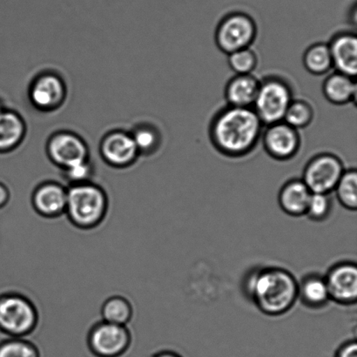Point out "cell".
Segmentation results:
<instances>
[{
	"label": "cell",
	"instance_id": "cell-1",
	"mask_svg": "<svg viewBox=\"0 0 357 357\" xmlns=\"http://www.w3.org/2000/svg\"><path fill=\"white\" fill-rule=\"evenodd\" d=\"M241 289L258 310L268 317L283 316L298 300V282L291 272L279 267L251 268Z\"/></svg>",
	"mask_w": 357,
	"mask_h": 357
},
{
	"label": "cell",
	"instance_id": "cell-2",
	"mask_svg": "<svg viewBox=\"0 0 357 357\" xmlns=\"http://www.w3.org/2000/svg\"><path fill=\"white\" fill-rule=\"evenodd\" d=\"M264 126L253 107L227 106L213 117L210 139L222 155L241 158L257 146Z\"/></svg>",
	"mask_w": 357,
	"mask_h": 357
},
{
	"label": "cell",
	"instance_id": "cell-3",
	"mask_svg": "<svg viewBox=\"0 0 357 357\" xmlns=\"http://www.w3.org/2000/svg\"><path fill=\"white\" fill-rule=\"evenodd\" d=\"M108 209L109 199L100 185L89 181L68 188L65 215L77 229H96L106 219Z\"/></svg>",
	"mask_w": 357,
	"mask_h": 357
},
{
	"label": "cell",
	"instance_id": "cell-4",
	"mask_svg": "<svg viewBox=\"0 0 357 357\" xmlns=\"http://www.w3.org/2000/svg\"><path fill=\"white\" fill-rule=\"evenodd\" d=\"M40 323V313L29 297L17 292L0 295V331L9 337H27Z\"/></svg>",
	"mask_w": 357,
	"mask_h": 357
},
{
	"label": "cell",
	"instance_id": "cell-5",
	"mask_svg": "<svg viewBox=\"0 0 357 357\" xmlns=\"http://www.w3.org/2000/svg\"><path fill=\"white\" fill-rule=\"evenodd\" d=\"M292 100L289 83L278 77H268L260 83L253 108L262 124L269 126L283 121Z\"/></svg>",
	"mask_w": 357,
	"mask_h": 357
},
{
	"label": "cell",
	"instance_id": "cell-6",
	"mask_svg": "<svg viewBox=\"0 0 357 357\" xmlns=\"http://www.w3.org/2000/svg\"><path fill=\"white\" fill-rule=\"evenodd\" d=\"M86 341L96 357H121L131 347L132 334L128 326L101 320L90 328Z\"/></svg>",
	"mask_w": 357,
	"mask_h": 357
},
{
	"label": "cell",
	"instance_id": "cell-7",
	"mask_svg": "<svg viewBox=\"0 0 357 357\" xmlns=\"http://www.w3.org/2000/svg\"><path fill=\"white\" fill-rule=\"evenodd\" d=\"M257 34V24L250 15L233 13L220 21L215 31V41L220 50L230 54L250 47Z\"/></svg>",
	"mask_w": 357,
	"mask_h": 357
},
{
	"label": "cell",
	"instance_id": "cell-8",
	"mask_svg": "<svg viewBox=\"0 0 357 357\" xmlns=\"http://www.w3.org/2000/svg\"><path fill=\"white\" fill-rule=\"evenodd\" d=\"M345 170L337 156L321 153L307 164L302 180L311 192L331 195Z\"/></svg>",
	"mask_w": 357,
	"mask_h": 357
},
{
	"label": "cell",
	"instance_id": "cell-9",
	"mask_svg": "<svg viewBox=\"0 0 357 357\" xmlns=\"http://www.w3.org/2000/svg\"><path fill=\"white\" fill-rule=\"evenodd\" d=\"M324 278L332 302L342 306L356 305L357 267L355 262H338L328 269Z\"/></svg>",
	"mask_w": 357,
	"mask_h": 357
},
{
	"label": "cell",
	"instance_id": "cell-10",
	"mask_svg": "<svg viewBox=\"0 0 357 357\" xmlns=\"http://www.w3.org/2000/svg\"><path fill=\"white\" fill-rule=\"evenodd\" d=\"M262 135L266 152L278 160H289L298 153L301 138L298 130L284 121L267 126Z\"/></svg>",
	"mask_w": 357,
	"mask_h": 357
},
{
	"label": "cell",
	"instance_id": "cell-11",
	"mask_svg": "<svg viewBox=\"0 0 357 357\" xmlns=\"http://www.w3.org/2000/svg\"><path fill=\"white\" fill-rule=\"evenodd\" d=\"M47 153L52 162L66 169L89 160V148L78 135L69 132H59L52 136L47 143Z\"/></svg>",
	"mask_w": 357,
	"mask_h": 357
},
{
	"label": "cell",
	"instance_id": "cell-12",
	"mask_svg": "<svg viewBox=\"0 0 357 357\" xmlns=\"http://www.w3.org/2000/svg\"><path fill=\"white\" fill-rule=\"evenodd\" d=\"M31 206L38 215L56 219L65 215L68 202V188L55 181H45L34 188Z\"/></svg>",
	"mask_w": 357,
	"mask_h": 357
},
{
	"label": "cell",
	"instance_id": "cell-13",
	"mask_svg": "<svg viewBox=\"0 0 357 357\" xmlns=\"http://www.w3.org/2000/svg\"><path fill=\"white\" fill-rule=\"evenodd\" d=\"M101 156L114 167H127L135 162L139 155L132 135L122 131L107 134L100 143Z\"/></svg>",
	"mask_w": 357,
	"mask_h": 357
},
{
	"label": "cell",
	"instance_id": "cell-14",
	"mask_svg": "<svg viewBox=\"0 0 357 357\" xmlns=\"http://www.w3.org/2000/svg\"><path fill=\"white\" fill-rule=\"evenodd\" d=\"M66 85L54 73H44L34 79L30 87V100L38 109L54 110L64 102Z\"/></svg>",
	"mask_w": 357,
	"mask_h": 357
},
{
	"label": "cell",
	"instance_id": "cell-15",
	"mask_svg": "<svg viewBox=\"0 0 357 357\" xmlns=\"http://www.w3.org/2000/svg\"><path fill=\"white\" fill-rule=\"evenodd\" d=\"M332 63L337 72L354 78L357 72V38L355 33H341L330 44Z\"/></svg>",
	"mask_w": 357,
	"mask_h": 357
},
{
	"label": "cell",
	"instance_id": "cell-16",
	"mask_svg": "<svg viewBox=\"0 0 357 357\" xmlns=\"http://www.w3.org/2000/svg\"><path fill=\"white\" fill-rule=\"evenodd\" d=\"M311 192L302 178L286 182L279 192L278 202L282 211L290 216L305 215Z\"/></svg>",
	"mask_w": 357,
	"mask_h": 357
},
{
	"label": "cell",
	"instance_id": "cell-17",
	"mask_svg": "<svg viewBox=\"0 0 357 357\" xmlns=\"http://www.w3.org/2000/svg\"><path fill=\"white\" fill-rule=\"evenodd\" d=\"M260 80L252 75H236L227 84L225 98L229 106L253 107Z\"/></svg>",
	"mask_w": 357,
	"mask_h": 357
},
{
	"label": "cell",
	"instance_id": "cell-18",
	"mask_svg": "<svg viewBox=\"0 0 357 357\" xmlns=\"http://www.w3.org/2000/svg\"><path fill=\"white\" fill-rule=\"evenodd\" d=\"M298 299L307 309L321 310L331 302L324 275L307 274L298 282Z\"/></svg>",
	"mask_w": 357,
	"mask_h": 357
},
{
	"label": "cell",
	"instance_id": "cell-19",
	"mask_svg": "<svg viewBox=\"0 0 357 357\" xmlns=\"http://www.w3.org/2000/svg\"><path fill=\"white\" fill-rule=\"evenodd\" d=\"M323 93L331 103L344 106L356 100V83L354 78L335 72L324 80Z\"/></svg>",
	"mask_w": 357,
	"mask_h": 357
},
{
	"label": "cell",
	"instance_id": "cell-20",
	"mask_svg": "<svg viewBox=\"0 0 357 357\" xmlns=\"http://www.w3.org/2000/svg\"><path fill=\"white\" fill-rule=\"evenodd\" d=\"M26 129L20 114L3 110L0 114V153L10 151L19 146L26 135Z\"/></svg>",
	"mask_w": 357,
	"mask_h": 357
},
{
	"label": "cell",
	"instance_id": "cell-21",
	"mask_svg": "<svg viewBox=\"0 0 357 357\" xmlns=\"http://www.w3.org/2000/svg\"><path fill=\"white\" fill-rule=\"evenodd\" d=\"M100 311L102 321L122 326H128L134 317V307L122 296H110L105 301Z\"/></svg>",
	"mask_w": 357,
	"mask_h": 357
},
{
	"label": "cell",
	"instance_id": "cell-22",
	"mask_svg": "<svg viewBox=\"0 0 357 357\" xmlns=\"http://www.w3.org/2000/svg\"><path fill=\"white\" fill-rule=\"evenodd\" d=\"M303 64L314 75H326L333 68L328 45L317 43L311 45L304 54Z\"/></svg>",
	"mask_w": 357,
	"mask_h": 357
},
{
	"label": "cell",
	"instance_id": "cell-23",
	"mask_svg": "<svg viewBox=\"0 0 357 357\" xmlns=\"http://www.w3.org/2000/svg\"><path fill=\"white\" fill-rule=\"evenodd\" d=\"M335 192L339 203L346 209L357 208V172L355 169L345 170L335 185Z\"/></svg>",
	"mask_w": 357,
	"mask_h": 357
},
{
	"label": "cell",
	"instance_id": "cell-24",
	"mask_svg": "<svg viewBox=\"0 0 357 357\" xmlns=\"http://www.w3.org/2000/svg\"><path fill=\"white\" fill-rule=\"evenodd\" d=\"M0 357H41L40 349L26 337H9L0 342Z\"/></svg>",
	"mask_w": 357,
	"mask_h": 357
},
{
	"label": "cell",
	"instance_id": "cell-25",
	"mask_svg": "<svg viewBox=\"0 0 357 357\" xmlns=\"http://www.w3.org/2000/svg\"><path fill=\"white\" fill-rule=\"evenodd\" d=\"M313 118L314 110L310 103L304 100H293L286 112L283 121L298 130L310 126Z\"/></svg>",
	"mask_w": 357,
	"mask_h": 357
},
{
	"label": "cell",
	"instance_id": "cell-26",
	"mask_svg": "<svg viewBox=\"0 0 357 357\" xmlns=\"http://www.w3.org/2000/svg\"><path fill=\"white\" fill-rule=\"evenodd\" d=\"M332 209H333V201L331 195L312 192L305 215L313 222H321L331 216Z\"/></svg>",
	"mask_w": 357,
	"mask_h": 357
},
{
	"label": "cell",
	"instance_id": "cell-27",
	"mask_svg": "<svg viewBox=\"0 0 357 357\" xmlns=\"http://www.w3.org/2000/svg\"><path fill=\"white\" fill-rule=\"evenodd\" d=\"M257 62V56L250 47L229 54V65L236 75H252Z\"/></svg>",
	"mask_w": 357,
	"mask_h": 357
},
{
	"label": "cell",
	"instance_id": "cell-28",
	"mask_svg": "<svg viewBox=\"0 0 357 357\" xmlns=\"http://www.w3.org/2000/svg\"><path fill=\"white\" fill-rule=\"evenodd\" d=\"M132 136L139 153L155 151L160 142L158 132L151 128H139Z\"/></svg>",
	"mask_w": 357,
	"mask_h": 357
},
{
	"label": "cell",
	"instance_id": "cell-29",
	"mask_svg": "<svg viewBox=\"0 0 357 357\" xmlns=\"http://www.w3.org/2000/svg\"><path fill=\"white\" fill-rule=\"evenodd\" d=\"M93 169L89 160H83V162L76 163L75 165L63 169L64 177L68 181L69 185L92 181L91 178H92L93 174Z\"/></svg>",
	"mask_w": 357,
	"mask_h": 357
},
{
	"label": "cell",
	"instance_id": "cell-30",
	"mask_svg": "<svg viewBox=\"0 0 357 357\" xmlns=\"http://www.w3.org/2000/svg\"><path fill=\"white\" fill-rule=\"evenodd\" d=\"M334 357H357V342L356 339L344 342L335 351Z\"/></svg>",
	"mask_w": 357,
	"mask_h": 357
},
{
	"label": "cell",
	"instance_id": "cell-31",
	"mask_svg": "<svg viewBox=\"0 0 357 357\" xmlns=\"http://www.w3.org/2000/svg\"><path fill=\"white\" fill-rule=\"evenodd\" d=\"M10 199V192L7 185L0 182V209L8 204Z\"/></svg>",
	"mask_w": 357,
	"mask_h": 357
},
{
	"label": "cell",
	"instance_id": "cell-32",
	"mask_svg": "<svg viewBox=\"0 0 357 357\" xmlns=\"http://www.w3.org/2000/svg\"><path fill=\"white\" fill-rule=\"evenodd\" d=\"M149 357H183L178 352L170 351V349H163V351H159L153 353V355Z\"/></svg>",
	"mask_w": 357,
	"mask_h": 357
},
{
	"label": "cell",
	"instance_id": "cell-33",
	"mask_svg": "<svg viewBox=\"0 0 357 357\" xmlns=\"http://www.w3.org/2000/svg\"><path fill=\"white\" fill-rule=\"evenodd\" d=\"M3 110L5 109H3L1 102H0V114H1Z\"/></svg>",
	"mask_w": 357,
	"mask_h": 357
}]
</instances>
